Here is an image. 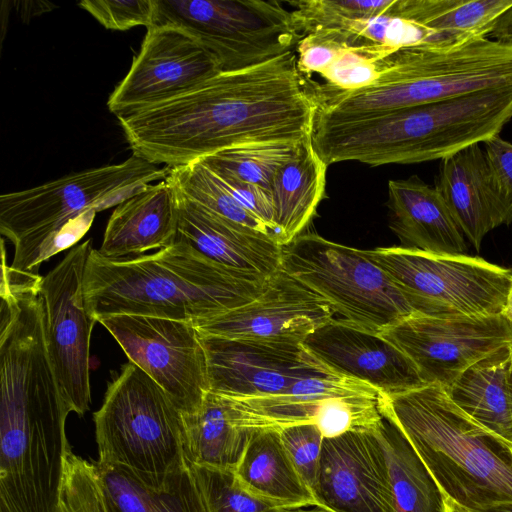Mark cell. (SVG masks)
<instances>
[{"label":"cell","instance_id":"6da1fadb","mask_svg":"<svg viewBox=\"0 0 512 512\" xmlns=\"http://www.w3.org/2000/svg\"><path fill=\"white\" fill-rule=\"evenodd\" d=\"M317 110L292 50L118 120L132 155L173 168L244 144L301 143Z\"/></svg>","mask_w":512,"mask_h":512},{"label":"cell","instance_id":"7a4b0ae2","mask_svg":"<svg viewBox=\"0 0 512 512\" xmlns=\"http://www.w3.org/2000/svg\"><path fill=\"white\" fill-rule=\"evenodd\" d=\"M0 365V512H58L69 412L45 335L5 334Z\"/></svg>","mask_w":512,"mask_h":512},{"label":"cell","instance_id":"3957f363","mask_svg":"<svg viewBox=\"0 0 512 512\" xmlns=\"http://www.w3.org/2000/svg\"><path fill=\"white\" fill-rule=\"evenodd\" d=\"M268 278L220 264L184 241L112 259L92 249L83 277L90 316L141 315L193 323L255 299Z\"/></svg>","mask_w":512,"mask_h":512},{"label":"cell","instance_id":"277c9868","mask_svg":"<svg viewBox=\"0 0 512 512\" xmlns=\"http://www.w3.org/2000/svg\"><path fill=\"white\" fill-rule=\"evenodd\" d=\"M511 119L512 87H499L349 120H315L311 140L327 166L411 164L482 144Z\"/></svg>","mask_w":512,"mask_h":512},{"label":"cell","instance_id":"5b68a950","mask_svg":"<svg viewBox=\"0 0 512 512\" xmlns=\"http://www.w3.org/2000/svg\"><path fill=\"white\" fill-rule=\"evenodd\" d=\"M383 417L411 444L442 495L477 511L512 502V462L440 385L379 394Z\"/></svg>","mask_w":512,"mask_h":512},{"label":"cell","instance_id":"8992f818","mask_svg":"<svg viewBox=\"0 0 512 512\" xmlns=\"http://www.w3.org/2000/svg\"><path fill=\"white\" fill-rule=\"evenodd\" d=\"M499 87H512V44L482 37L390 52L376 82L361 89H307L318 107L315 120L334 122Z\"/></svg>","mask_w":512,"mask_h":512},{"label":"cell","instance_id":"52a82bcc","mask_svg":"<svg viewBox=\"0 0 512 512\" xmlns=\"http://www.w3.org/2000/svg\"><path fill=\"white\" fill-rule=\"evenodd\" d=\"M170 169L131 155L118 164L2 194L0 232L14 245L10 267L38 273L43 262L76 246L97 212L117 206L146 184L166 179Z\"/></svg>","mask_w":512,"mask_h":512},{"label":"cell","instance_id":"ba28073f","mask_svg":"<svg viewBox=\"0 0 512 512\" xmlns=\"http://www.w3.org/2000/svg\"><path fill=\"white\" fill-rule=\"evenodd\" d=\"M99 462L154 489L188 468L183 416L165 391L132 362L108 383L94 413Z\"/></svg>","mask_w":512,"mask_h":512},{"label":"cell","instance_id":"9c48e42d","mask_svg":"<svg viewBox=\"0 0 512 512\" xmlns=\"http://www.w3.org/2000/svg\"><path fill=\"white\" fill-rule=\"evenodd\" d=\"M282 268L322 296L342 319L382 333L415 311L362 250L302 233L283 246Z\"/></svg>","mask_w":512,"mask_h":512},{"label":"cell","instance_id":"30bf717a","mask_svg":"<svg viewBox=\"0 0 512 512\" xmlns=\"http://www.w3.org/2000/svg\"><path fill=\"white\" fill-rule=\"evenodd\" d=\"M362 253L387 273L417 314H502L512 287V270L480 257L433 254L402 246Z\"/></svg>","mask_w":512,"mask_h":512},{"label":"cell","instance_id":"8fae6325","mask_svg":"<svg viewBox=\"0 0 512 512\" xmlns=\"http://www.w3.org/2000/svg\"><path fill=\"white\" fill-rule=\"evenodd\" d=\"M164 25L193 35L221 72L262 64L294 50L304 38L291 10L276 0H155L152 26Z\"/></svg>","mask_w":512,"mask_h":512},{"label":"cell","instance_id":"7c38bea8","mask_svg":"<svg viewBox=\"0 0 512 512\" xmlns=\"http://www.w3.org/2000/svg\"><path fill=\"white\" fill-rule=\"evenodd\" d=\"M92 240L72 247L41 280L45 335L60 393L68 412L90 408V340L97 322L86 308L83 277Z\"/></svg>","mask_w":512,"mask_h":512},{"label":"cell","instance_id":"4fadbf2b","mask_svg":"<svg viewBox=\"0 0 512 512\" xmlns=\"http://www.w3.org/2000/svg\"><path fill=\"white\" fill-rule=\"evenodd\" d=\"M98 323L182 414L200 408L210 387L205 350L192 323L141 315L107 316Z\"/></svg>","mask_w":512,"mask_h":512},{"label":"cell","instance_id":"5bb4252c","mask_svg":"<svg viewBox=\"0 0 512 512\" xmlns=\"http://www.w3.org/2000/svg\"><path fill=\"white\" fill-rule=\"evenodd\" d=\"M404 352L426 384L448 388L467 368L512 345L503 315L435 317L412 314L380 333Z\"/></svg>","mask_w":512,"mask_h":512},{"label":"cell","instance_id":"9a60e30c","mask_svg":"<svg viewBox=\"0 0 512 512\" xmlns=\"http://www.w3.org/2000/svg\"><path fill=\"white\" fill-rule=\"evenodd\" d=\"M219 73L215 58L189 32L152 26L107 105L117 118L127 116L185 94Z\"/></svg>","mask_w":512,"mask_h":512},{"label":"cell","instance_id":"2e32d148","mask_svg":"<svg viewBox=\"0 0 512 512\" xmlns=\"http://www.w3.org/2000/svg\"><path fill=\"white\" fill-rule=\"evenodd\" d=\"M58 512H208L188 468L163 489H154L128 471L89 463L70 446L64 457Z\"/></svg>","mask_w":512,"mask_h":512},{"label":"cell","instance_id":"e0dca14e","mask_svg":"<svg viewBox=\"0 0 512 512\" xmlns=\"http://www.w3.org/2000/svg\"><path fill=\"white\" fill-rule=\"evenodd\" d=\"M199 336L210 391L230 397L279 394L300 379L329 371L302 343Z\"/></svg>","mask_w":512,"mask_h":512},{"label":"cell","instance_id":"ac0fdd59","mask_svg":"<svg viewBox=\"0 0 512 512\" xmlns=\"http://www.w3.org/2000/svg\"><path fill=\"white\" fill-rule=\"evenodd\" d=\"M334 315L322 296L281 267L252 301L192 324L203 335L302 343Z\"/></svg>","mask_w":512,"mask_h":512},{"label":"cell","instance_id":"d6986e66","mask_svg":"<svg viewBox=\"0 0 512 512\" xmlns=\"http://www.w3.org/2000/svg\"><path fill=\"white\" fill-rule=\"evenodd\" d=\"M312 495L317 507L330 512H393L377 430L324 438Z\"/></svg>","mask_w":512,"mask_h":512},{"label":"cell","instance_id":"ffe728a7","mask_svg":"<svg viewBox=\"0 0 512 512\" xmlns=\"http://www.w3.org/2000/svg\"><path fill=\"white\" fill-rule=\"evenodd\" d=\"M302 345L329 371L397 395L427 385L410 358L380 333L331 319Z\"/></svg>","mask_w":512,"mask_h":512},{"label":"cell","instance_id":"44dd1931","mask_svg":"<svg viewBox=\"0 0 512 512\" xmlns=\"http://www.w3.org/2000/svg\"><path fill=\"white\" fill-rule=\"evenodd\" d=\"M177 194L176 240L186 242L213 261L264 278L282 267L283 246L278 241L216 216L178 189Z\"/></svg>","mask_w":512,"mask_h":512},{"label":"cell","instance_id":"7402d4cb","mask_svg":"<svg viewBox=\"0 0 512 512\" xmlns=\"http://www.w3.org/2000/svg\"><path fill=\"white\" fill-rule=\"evenodd\" d=\"M178 194L167 177L142 186L116 206L111 214L98 252L119 259L144 255L176 242Z\"/></svg>","mask_w":512,"mask_h":512},{"label":"cell","instance_id":"603a6c76","mask_svg":"<svg viewBox=\"0 0 512 512\" xmlns=\"http://www.w3.org/2000/svg\"><path fill=\"white\" fill-rule=\"evenodd\" d=\"M389 227L402 247L465 255L466 237L435 187L417 175L388 182Z\"/></svg>","mask_w":512,"mask_h":512},{"label":"cell","instance_id":"cb8c5ba5","mask_svg":"<svg viewBox=\"0 0 512 512\" xmlns=\"http://www.w3.org/2000/svg\"><path fill=\"white\" fill-rule=\"evenodd\" d=\"M434 187L477 251L487 233L505 224L504 210L480 144L442 159Z\"/></svg>","mask_w":512,"mask_h":512},{"label":"cell","instance_id":"d4e9b609","mask_svg":"<svg viewBox=\"0 0 512 512\" xmlns=\"http://www.w3.org/2000/svg\"><path fill=\"white\" fill-rule=\"evenodd\" d=\"M379 394L362 381L323 371L296 381L284 392L255 398L227 396L234 424L245 429H274L314 424L323 403L335 397Z\"/></svg>","mask_w":512,"mask_h":512},{"label":"cell","instance_id":"484cf974","mask_svg":"<svg viewBox=\"0 0 512 512\" xmlns=\"http://www.w3.org/2000/svg\"><path fill=\"white\" fill-rule=\"evenodd\" d=\"M511 346L467 368L448 387L451 400L484 428L512 462V407L508 389Z\"/></svg>","mask_w":512,"mask_h":512},{"label":"cell","instance_id":"4316f807","mask_svg":"<svg viewBox=\"0 0 512 512\" xmlns=\"http://www.w3.org/2000/svg\"><path fill=\"white\" fill-rule=\"evenodd\" d=\"M327 167L310 137L274 175L270 195L283 246L302 234L315 215L325 196Z\"/></svg>","mask_w":512,"mask_h":512},{"label":"cell","instance_id":"83f0119b","mask_svg":"<svg viewBox=\"0 0 512 512\" xmlns=\"http://www.w3.org/2000/svg\"><path fill=\"white\" fill-rule=\"evenodd\" d=\"M234 473L250 492L291 509L316 506L312 493L294 468L280 431L252 429Z\"/></svg>","mask_w":512,"mask_h":512},{"label":"cell","instance_id":"f1b7e54d","mask_svg":"<svg viewBox=\"0 0 512 512\" xmlns=\"http://www.w3.org/2000/svg\"><path fill=\"white\" fill-rule=\"evenodd\" d=\"M182 416L187 463L235 470L252 430L234 424L228 398L209 390L195 413Z\"/></svg>","mask_w":512,"mask_h":512},{"label":"cell","instance_id":"f546056e","mask_svg":"<svg viewBox=\"0 0 512 512\" xmlns=\"http://www.w3.org/2000/svg\"><path fill=\"white\" fill-rule=\"evenodd\" d=\"M512 0H397L396 16L432 33L433 46H450L487 37Z\"/></svg>","mask_w":512,"mask_h":512},{"label":"cell","instance_id":"4dcf8cb0","mask_svg":"<svg viewBox=\"0 0 512 512\" xmlns=\"http://www.w3.org/2000/svg\"><path fill=\"white\" fill-rule=\"evenodd\" d=\"M377 433L388 466L393 512H443L439 488L401 430L384 417Z\"/></svg>","mask_w":512,"mask_h":512},{"label":"cell","instance_id":"1f68e13d","mask_svg":"<svg viewBox=\"0 0 512 512\" xmlns=\"http://www.w3.org/2000/svg\"><path fill=\"white\" fill-rule=\"evenodd\" d=\"M168 178L187 198L209 212L279 242L271 228L246 210L201 161L171 168Z\"/></svg>","mask_w":512,"mask_h":512},{"label":"cell","instance_id":"d6a6232c","mask_svg":"<svg viewBox=\"0 0 512 512\" xmlns=\"http://www.w3.org/2000/svg\"><path fill=\"white\" fill-rule=\"evenodd\" d=\"M303 142L244 144L224 149L199 161L215 174L255 184L270 192L274 175L296 155Z\"/></svg>","mask_w":512,"mask_h":512},{"label":"cell","instance_id":"836d02e7","mask_svg":"<svg viewBox=\"0 0 512 512\" xmlns=\"http://www.w3.org/2000/svg\"><path fill=\"white\" fill-rule=\"evenodd\" d=\"M296 30L303 37L333 30L343 23L386 16L395 0H300L287 2Z\"/></svg>","mask_w":512,"mask_h":512},{"label":"cell","instance_id":"e575fe53","mask_svg":"<svg viewBox=\"0 0 512 512\" xmlns=\"http://www.w3.org/2000/svg\"><path fill=\"white\" fill-rule=\"evenodd\" d=\"M208 512H285L290 507L258 496L238 481L234 470L188 464Z\"/></svg>","mask_w":512,"mask_h":512},{"label":"cell","instance_id":"d590c367","mask_svg":"<svg viewBox=\"0 0 512 512\" xmlns=\"http://www.w3.org/2000/svg\"><path fill=\"white\" fill-rule=\"evenodd\" d=\"M395 50L371 45L349 47L321 75L325 79L322 85L340 91H353L370 86L381 74L382 57Z\"/></svg>","mask_w":512,"mask_h":512},{"label":"cell","instance_id":"8d00e7d4","mask_svg":"<svg viewBox=\"0 0 512 512\" xmlns=\"http://www.w3.org/2000/svg\"><path fill=\"white\" fill-rule=\"evenodd\" d=\"M279 431L294 468L312 493L324 436L315 424L294 425Z\"/></svg>","mask_w":512,"mask_h":512},{"label":"cell","instance_id":"74e56055","mask_svg":"<svg viewBox=\"0 0 512 512\" xmlns=\"http://www.w3.org/2000/svg\"><path fill=\"white\" fill-rule=\"evenodd\" d=\"M78 5L110 30L148 29L154 22L155 0H84Z\"/></svg>","mask_w":512,"mask_h":512},{"label":"cell","instance_id":"f35d334b","mask_svg":"<svg viewBox=\"0 0 512 512\" xmlns=\"http://www.w3.org/2000/svg\"><path fill=\"white\" fill-rule=\"evenodd\" d=\"M349 46L338 31L322 30L306 35L296 46L297 67L301 75H322Z\"/></svg>","mask_w":512,"mask_h":512},{"label":"cell","instance_id":"ab89813d","mask_svg":"<svg viewBox=\"0 0 512 512\" xmlns=\"http://www.w3.org/2000/svg\"><path fill=\"white\" fill-rule=\"evenodd\" d=\"M483 144L488 168L505 214V224L512 222V142L495 136Z\"/></svg>","mask_w":512,"mask_h":512},{"label":"cell","instance_id":"60d3db41","mask_svg":"<svg viewBox=\"0 0 512 512\" xmlns=\"http://www.w3.org/2000/svg\"><path fill=\"white\" fill-rule=\"evenodd\" d=\"M215 175L246 210L271 228V230L278 236L281 244L280 233L275 225L274 209L270 192L258 185L244 182L227 175Z\"/></svg>","mask_w":512,"mask_h":512},{"label":"cell","instance_id":"b9f144b4","mask_svg":"<svg viewBox=\"0 0 512 512\" xmlns=\"http://www.w3.org/2000/svg\"><path fill=\"white\" fill-rule=\"evenodd\" d=\"M487 38L501 43L512 44V6L498 17Z\"/></svg>","mask_w":512,"mask_h":512},{"label":"cell","instance_id":"7bdbcfd3","mask_svg":"<svg viewBox=\"0 0 512 512\" xmlns=\"http://www.w3.org/2000/svg\"><path fill=\"white\" fill-rule=\"evenodd\" d=\"M443 512H471L450 497L442 495Z\"/></svg>","mask_w":512,"mask_h":512},{"label":"cell","instance_id":"ee69618b","mask_svg":"<svg viewBox=\"0 0 512 512\" xmlns=\"http://www.w3.org/2000/svg\"><path fill=\"white\" fill-rule=\"evenodd\" d=\"M473 512H512V502L493 505Z\"/></svg>","mask_w":512,"mask_h":512},{"label":"cell","instance_id":"f6af8a7d","mask_svg":"<svg viewBox=\"0 0 512 512\" xmlns=\"http://www.w3.org/2000/svg\"><path fill=\"white\" fill-rule=\"evenodd\" d=\"M502 314L512 323V287Z\"/></svg>","mask_w":512,"mask_h":512},{"label":"cell","instance_id":"bcb514c9","mask_svg":"<svg viewBox=\"0 0 512 512\" xmlns=\"http://www.w3.org/2000/svg\"><path fill=\"white\" fill-rule=\"evenodd\" d=\"M508 389H509L510 402H511V407H512V345H511V360H510L509 371H508Z\"/></svg>","mask_w":512,"mask_h":512},{"label":"cell","instance_id":"7dc6e473","mask_svg":"<svg viewBox=\"0 0 512 512\" xmlns=\"http://www.w3.org/2000/svg\"><path fill=\"white\" fill-rule=\"evenodd\" d=\"M285 512H330V511L315 506L314 508H310V509L308 507H306V508H298V509L288 510Z\"/></svg>","mask_w":512,"mask_h":512}]
</instances>
